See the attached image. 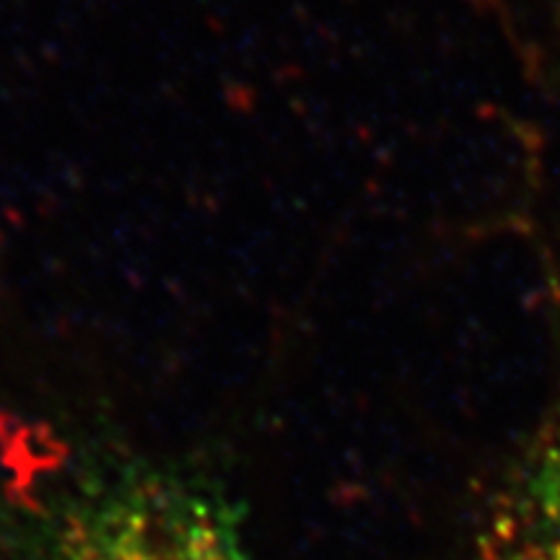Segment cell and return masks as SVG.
I'll list each match as a JSON object with an SVG mask.
<instances>
[{
  "label": "cell",
  "instance_id": "obj_2",
  "mask_svg": "<svg viewBox=\"0 0 560 560\" xmlns=\"http://www.w3.org/2000/svg\"><path fill=\"white\" fill-rule=\"evenodd\" d=\"M480 560H560V420L503 482L482 529Z\"/></svg>",
  "mask_w": 560,
  "mask_h": 560
},
{
  "label": "cell",
  "instance_id": "obj_1",
  "mask_svg": "<svg viewBox=\"0 0 560 560\" xmlns=\"http://www.w3.org/2000/svg\"><path fill=\"white\" fill-rule=\"evenodd\" d=\"M3 522L19 560H252L226 490L140 459H91L21 486Z\"/></svg>",
  "mask_w": 560,
  "mask_h": 560
}]
</instances>
